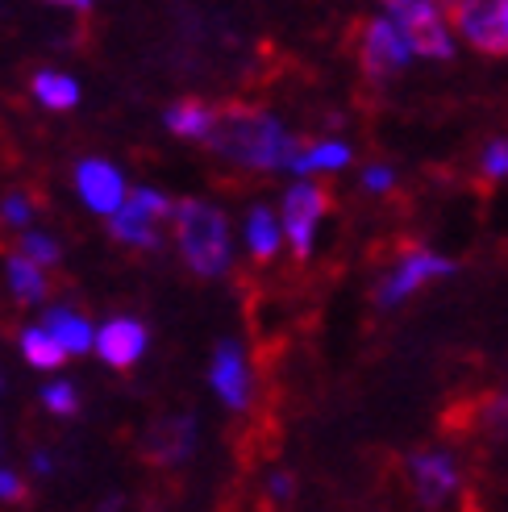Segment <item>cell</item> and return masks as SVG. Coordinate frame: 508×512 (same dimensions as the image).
<instances>
[{"label": "cell", "mask_w": 508, "mask_h": 512, "mask_svg": "<svg viewBox=\"0 0 508 512\" xmlns=\"http://www.w3.org/2000/svg\"><path fill=\"white\" fill-rule=\"evenodd\" d=\"M21 354H25V363L38 367V371H59L67 363V350L55 338H50L42 325L21 329Z\"/></svg>", "instance_id": "cell-19"}, {"label": "cell", "mask_w": 508, "mask_h": 512, "mask_svg": "<svg viewBox=\"0 0 508 512\" xmlns=\"http://www.w3.org/2000/svg\"><path fill=\"white\" fill-rule=\"evenodd\" d=\"M0 217H5V225L25 229V225H30V217H34L30 196H25V192H9L5 200H0Z\"/></svg>", "instance_id": "cell-23"}, {"label": "cell", "mask_w": 508, "mask_h": 512, "mask_svg": "<svg viewBox=\"0 0 508 512\" xmlns=\"http://www.w3.org/2000/svg\"><path fill=\"white\" fill-rule=\"evenodd\" d=\"M75 192H80V200L100 217H117L125 196H130L125 192L121 171L105 159H84L80 167H75Z\"/></svg>", "instance_id": "cell-10"}, {"label": "cell", "mask_w": 508, "mask_h": 512, "mask_svg": "<svg viewBox=\"0 0 508 512\" xmlns=\"http://www.w3.org/2000/svg\"><path fill=\"white\" fill-rule=\"evenodd\" d=\"M454 34L484 55H508V0H463L450 9Z\"/></svg>", "instance_id": "cell-7"}, {"label": "cell", "mask_w": 508, "mask_h": 512, "mask_svg": "<svg viewBox=\"0 0 508 512\" xmlns=\"http://www.w3.org/2000/svg\"><path fill=\"white\" fill-rule=\"evenodd\" d=\"M175 242H180V254L184 263L205 275V279H217L230 271L234 263V238H230V221L217 204L209 200H180L175 204Z\"/></svg>", "instance_id": "cell-2"}, {"label": "cell", "mask_w": 508, "mask_h": 512, "mask_svg": "<svg viewBox=\"0 0 508 512\" xmlns=\"http://www.w3.org/2000/svg\"><path fill=\"white\" fill-rule=\"evenodd\" d=\"M42 404L55 417H75V413H80V392H75L71 379H55V383H46V388H42Z\"/></svg>", "instance_id": "cell-22"}, {"label": "cell", "mask_w": 508, "mask_h": 512, "mask_svg": "<svg viewBox=\"0 0 508 512\" xmlns=\"http://www.w3.org/2000/svg\"><path fill=\"white\" fill-rule=\"evenodd\" d=\"M34 100L50 113H67L80 105V84L63 71H38L34 75Z\"/></svg>", "instance_id": "cell-18"}, {"label": "cell", "mask_w": 508, "mask_h": 512, "mask_svg": "<svg viewBox=\"0 0 508 512\" xmlns=\"http://www.w3.org/2000/svg\"><path fill=\"white\" fill-rule=\"evenodd\" d=\"M392 179H396L392 167H367V171H363V188H367V192H388Z\"/></svg>", "instance_id": "cell-26"}, {"label": "cell", "mask_w": 508, "mask_h": 512, "mask_svg": "<svg viewBox=\"0 0 508 512\" xmlns=\"http://www.w3.org/2000/svg\"><path fill=\"white\" fill-rule=\"evenodd\" d=\"M359 59H363V71L371 80H388V75H396L413 59V46L400 34V25L392 17H371L359 34Z\"/></svg>", "instance_id": "cell-8"}, {"label": "cell", "mask_w": 508, "mask_h": 512, "mask_svg": "<svg viewBox=\"0 0 508 512\" xmlns=\"http://www.w3.org/2000/svg\"><path fill=\"white\" fill-rule=\"evenodd\" d=\"M42 329H46V334L55 338L67 354H88V350H96V329H92L80 313H75V309H63V304L46 309Z\"/></svg>", "instance_id": "cell-15"}, {"label": "cell", "mask_w": 508, "mask_h": 512, "mask_svg": "<svg viewBox=\"0 0 508 512\" xmlns=\"http://www.w3.org/2000/svg\"><path fill=\"white\" fill-rule=\"evenodd\" d=\"M21 259H30L34 267H55L59 259H63V250H59V242L50 238V234H38V229H25V238H21Z\"/></svg>", "instance_id": "cell-21"}, {"label": "cell", "mask_w": 508, "mask_h": 512, "mask_svg": "<svg viewBox=\"0 0 508 512\" xmlns=\"http://www.w3.org/2000/svg\"><path fill=\"white\" fill-rule=\"evenodd\" d=\"M0 500H9V504L25 500V479H17L9 467H0Z\"/></svg>", "instance_id": "cell-25"}, {"label": "cell", "mask_w": 508, "mask_h": 512, "mask_svg": "<svg viewBox=\"0 0 508 512\" xmlns=\"http://www.w3.org/2000/svg\"><path fill=\"white\" fill-rule=\"evenodd\" d=\"M450 271H454V263L442 259V254L425 250V246H409L384 275H379L375 304H379V309H396L400 300H409L413 292H421L429 279H446Z\"/></svg>", "instance_id": "cell-4"}, {"label": "cell", "mask_w": 508, "mask_h": 512, "mask_svg": "<svg viewBox=\"0 0 508 512\" xmlns=\"http://www.w3.org/2000/svg\"><path fill=\"white\" fill-rule=\"evenodd\" d=\"M196 446V421L192 417H167L146 433V458L155 463H184Z\"/></svg>", "instance_id": "cell-13"}, {"label": "cell", "mask_w": 508, "mask_h": 512, "mask_svg": "<svg viewBox=\"0 0 508 512\" xmlns=\"http://www.w3.org/2000/svg\"><path fill=\"white\" fill-rule=\"evenodd\" d=\"M492 417H496V421H508V392H504V396L492 404Z\"/></svg>", "instance_id": "cell-28"}, {"label": "cell", "mask_w": 508, "mask_h": 512, "mask_svg": "<svg viewBox=\"0 0 508 512\" xmlns=\"http://www.w3.org/2000/svg\"><path fill=\"white\" fill-rule=\"evenodd\" d=\"M5 275H9V292H13L21 304H42V300H46V271L34 267L30 259L13 254V259L5 263Z\"/></svg>", "instance_id": "cell-20"}, {"label": "cell", "mask_w": 508, "mask_h": 512, "mask_svg": "<svg viewBox=\"0 0 508 512\" xmlns=\"http://www.w3.org/2000/svg\"><path fill=\"white\" fill-rule=\"evenodd\" d=\"M175 217V204L159 192V188H130L125 196L121 213L109 217V234L125 246H142V250H155L163 238V221Z\"/></svg>", "instance_id": "cell-3"}, {"label": "cell", "mask_w": 508, "mask_h": 512, "mask_svg": "<svg viewBox=\"0 0 508 512\" xmlns=\"http://www.w3.org/2000/svg\"><path fill=\"white\" fill-rule=\"evenodd\" d=\"M209 383H213V392L221 396L225 408H234V413H246V408H250L254 383H250V367H246V354H242L238 342H221L213 350Z\"/></svg>", "instance_id": "cell-9"}, {"label": "cell", "mask_w": 508, "mask_h": 512, "mask_svg": "<svg viewBox=\"0 0 508 512\" xmlns=\"http://www.w3.org/2000/svg\"><path fill=\"white\" fill-rule=\"evenodd\" d=\"M267 496H271V500H292V475H288V471H275V475L267 479Z\"/></svg>", "instance_id": "cell-27"}, {"label": "cell", "mask_w": 508, "mask_h": 512, "mask_svg": "<svg viewBox=\"0 0 508 512\" xmlns=\"http://www.w3.org/2000/svg\"><path fill=\"white\" fill-rule=\"evenodd\" d=\"M409 471H413L417 496L429 508H442L454 492H459V467H454V458L446 450H421V454H413Z\"/></svg>", "instance_id": "cell-12"}, {"label": "cell", "mask_w": 508, "mask_h": 512, "mask_svg": "<svg viewBox=\"0 0 508 512\" xmlns=\"http://www.w3.org/2000/svg\"><path fill=\"white\" fill-rule=\"evenodd\" d=\"M388 17L400 25V34L409 38L413 55H425V59L454 55V30L438 5H429V0H396V5H388Z\"/></svg>", "instance_id": "cell-5"}, {"label": "cell", "mask_w": 508, "mask_h": 512, "mask_svg": "<svg viewBox=\"0 0 508 512\" xmlns=\"http://www.w3.org/2000/svg\"><path fill=\"white\" fill-rule=\"evenodd\" d=\"M242 234H246V250H250L259 263L275 259L279 246H284V229H279V217H275L271 209H263V204H259V209H250V213H246Z\"/></svg>", "instance_id": "cell-17"}, {"label": "cell", "mask_w": 508, "mask_h": 512, "mask_svg": "<svg viewBox=\"0 0 508 512\" xmlns=\"http://www.w3.org/2000/svg\"><path fill=\"white\" fill-rule=\"evenodd\" d=\"M146 342H150L146 325L134 317H113L96 329V354H100V363H109L113 371H130L146 354Z\"/></svg>", "instance_id": "cell-11"}, {"label": "cell", "mask_w": 508, "mask_h": 512, "mask_svg": "<svg viewBox=\"0 0 508 512\" xmlns=\"http://www.w3.org/2000/svg\"><path fill=\"white\" fill-rule=\"evenodd\" d=\"M484 175L488 179H504L508 175V142L496 138L488 150H484Z\"/></svg>", "instance_id": "cell-24"}, {"label": "cell", "mask_w": 508, "mask_h": 512, "mask_svg": "<svg viewBox=\"0 0 508 512\" xmlns=\"http://www.w3.org/2000/svg\"><path fill=\"white\" fill-rule=\"evenodd\" d=\"M213 155L230 159L234 167H250V171H275L288 167L292 159V138L279 125V117L263 113V109H217L213 134L205 142Z\"/></svg>", "instance_id": "cell-1"}, {"label": "cell", "mask_w": 508, "mask_h": 512, "mask_svg": "<svg viewBox=\"0 0 508 512\" xmlns=\"http://www.w3.org/2000/svg\"><path fill=\"white\" fill-rule=\"evenodd\" d=\"M213 121H217V109L205 105V100H175V105L163 113L167 130L175 138H192V142H209Z\"/></svg>", "instance_id": "cell-16"}, {"label": "cell", "mask_w": 508, "mask_h": 512, "mask_svg": "<svg viewBox=\"0 0 508 512\" xmlns=\"http://www.w3.org/2000/svg\"><path fill=\"white\" fill-rule=\"evenodd\" d=\"M34 471H38V475L50 471V454H34Z\"/></svg>", "instance_id": "cell-29"}, {"label": "cell", "mask_w": 508, "mask_h": 512, "mask_svg": "<svg viewBox=\"0 0 508 512\" xmlns=\"http://www.w3.org/2000/svg\"><path fill=\"white\" fill-rule=\"evenodd\" d=\"M325 209H329L325 188L309 184V179H296V184L284 192V204H279V229H284V242L292 246L296 259H309Z\"/></svg>", "instance_id": "cell-6"}, {"label": "cell", "mask_w": 508, "mask_h": 512, "mask_svg": "<svg viewBox=\"0 0 508 512\" xmlns=\"http://www.w3.org/2000/svg\"><path fill=\"white\" fill-rule=\"evenodd\" d=\"M350 159H354V150H350L342 138H325V142H309V146L292 150L288 171H292L296 179H309V175H317V171H342Z\"/></svg>", "instance_id": "cell-14"}]
</instances>
